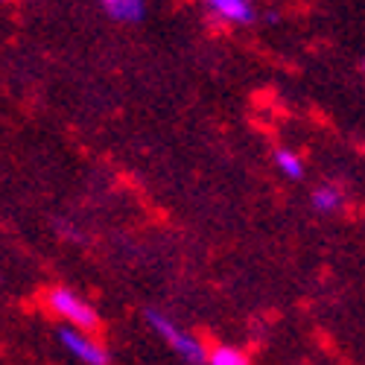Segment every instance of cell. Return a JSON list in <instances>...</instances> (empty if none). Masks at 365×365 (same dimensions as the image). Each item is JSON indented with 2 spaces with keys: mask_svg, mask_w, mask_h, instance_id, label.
I'll list each match as a JSON object with an SVG mask.
<instances>
[{
  "mask_svg": "<svg viewBox=\"0 0 365 365\" xmlns=\"http://www.w3.org/2000/svg\"><path fill=\"white\" fill-rule=\"evenodd\" d=\"M47 310L53 316H58L62 322H68L71 327L76 330H85V333H94L100 330V316L97 310L91 307V304L85 298H79L73 289H65V287H56L47 292Z\"/></svg>",
  "mask_w": 365,
  "mask_h": 365,
  "instance_id": "obj_1",
  "label": "cell"
},
{
  "mask_svg": "<svg viewBox=\"0 0 365 365\" xmlns=\"http://www.w3.org/2000/svg\"><path fill=\"white\" fill-rule=\"evenodd\" d=\"M146 322L155 327V333L158 336L181 356V359H187L190 365H202V362H207V351H205V345L196 339V336H190V333H185L178 324H173L164 313H158V310H146Z\"/></svg>",
  "mask_w": 365,
  "mask_h": 365,
  "instance_id": "obj_2",
  "label": "cell"
},
{
  "mask_svg": "<svg viewBox=\"0 0 365 365\" xmlns=\"http://www.w3.org/2000/svg\"><path fill=\"white\" fill-rule=\"evenodd\" d=\"M58 342H62L73 356H79L85 365H108V354L103 345H97L94 339H88L85 330L76 327H65L58 330Z\"/></svg>",
  "mask_w": 365,
  "mask_h": 365,
  "instance_id": "obj_3",
  "label": "cell"
},
{
  "mask_svg": "<svg viewBox=\"0 0 365 365\" xmlns=\"http://www.w3.org/2000/svg\"><path fill=\"white\" fill-rule=\"evenodd\" d=\"M202 4L220 21H228V24H252L255 21V6L249 0H202Z\"/></svg>",
  "mask_w": 365,
  "mask_h": 365,
  "instance_id": "obj_4",
  "label": "cell"
},
{
  "mask_svg": "<svg viewBox=\"0 0 365 365\" xmlns=\"http://www.w3.org/2000/svg\"><path fill=\"white\" fill-rule=\"evenodd\" d=\"M100 4L120 24H138L143 18V12H146L143 0H100Z\"/></svg>",
  "mask_w": 365,
  "mask_h": 365,
  "instance_id": "obj_5",
  "label": "cell"
},
{
  "mask_svg": "<svg viewBox=\"0 0 365 365\" xmlns=\"http://www.w3.org/2000/svg\"><path fill=\"white\" fill-rule=\"evenodd\" d=\"M345 205V196L339 187H333V185H324L313 193V207L319 210V214H333V210H339Z\"/></svg>",
  "mask_w": 365,
  "mask_h": 365,
  "instance_id": "obj_6",
  "label": "cell"
},
{
  "mask_svg": "<svg viewBox=\"0 0 365 365\" xmlns=\"http://www.w3.org/2000/svg\"><path fill=\"white\" fill-rule=\"evenodd\" d=\"M207 365H249V359H246V354L231 345H220L207 354Z\"/></svg>",
  "mask_w": 365,
  "mask_h": 365,
  "instance_id": "obj_7",
  "label": "cell"
},
{
  "mask_svg": "<svg viewBox=\"0 0 365 365\" xmlns=\"http://www.w3.org/2000/svg\"><path fill=\"white\" fill-rule=\"evenodd\" d=\"M275 164H278L281 173L289 175V178H301V175H304V164H301V158L295 155L292 149H278V152H275Z\"/></svg>",
  "mask_w": 365,
  "mask_h": 365,
  "instance_id": "obj_8",
  "label": "cell"
},
{
  "mask_svg": "<svg viewBox=\"0 0 365 365\" xmlns=\"http://www.w3.org/2000/svg\"><path fill=\"white\" fill-rule=\"evenodd\" d=\"M249 4H252V0H249Z\"/></svg>",
  "mask_w": 365,
  "mask_h": 365,
  "instance_id": "obj_9",
  "label": "cell"
}]
</instances>
